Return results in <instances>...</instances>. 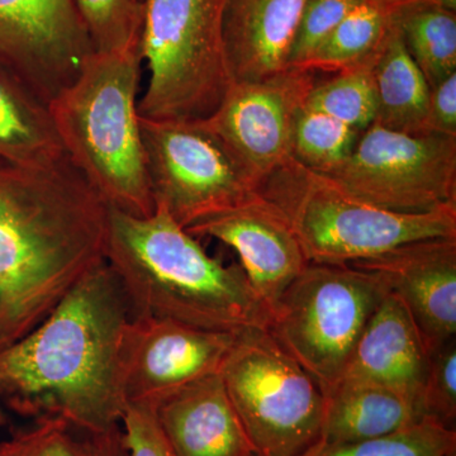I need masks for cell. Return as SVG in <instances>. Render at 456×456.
<instances>
[{
	"label": "cell",
	"instance_id": "603a6c76",
	"mask_svg": "<svg viewBox=\"0 0 456 456\" xmlns=\"http://www.w3.org/2000/svg\"><path fill=\"white\" fill-rule=\"evenodd\" d=\"M0 456H128V452L121 426L97 431L50 416L0 443Z\"/></svg>",
	"mask_w": 456,
	"mask_h": 456
},
{
	"label": "cell",
	"instance_id": "4fadbf2b",
	"mask_svg": "<svg viewBox=\"0 0 456 456\" xmlns=\"http://www.w3.org/2000/svg\"><path fill=\"white\" fill-rule=\"evenodd\" d=\"M236 335L163 318L132 317L123 331L126 402H156L188 384L221 373Z\"/></svg>",
	"mask_w": 456,
	"mask_h": 456
},
{
	"label": "cell",
	"instance_id": "f1b7e54d",
	"mask_svg": "<svg viewBox=\"0 0 456 456\" xmlns=\"http://www.w3.org/2000/svg\"><path fill=\"white\" fill-rule=\"evenodd\" d=\"M364 2L365 0H307L294 33L288 56V69L303 68L314 51L340 25L341 20Z\"/></svg>",
	"mask_w": 456,
	"mask_h": 456
},
{
	"label": "cell",
	"instance_id": "8d00e7d4",
	"mask_svg": "<svg viewBox=\"0 0 456 456\" xmlns=\"http://www.w3.org/2000/svg\"><path fill=\"white\" fill-rule=\"evenodd\" d=\"M452 456H456V454H454V455H452Z\"/></svg>",
	"mask_w": 456,
	"mask_h": 456
},
{
	"label": "cell",
	"instance_id": "484cf974",
	"mask_svg": "<svg viewBox=\"0 0 456 456\" xmlns=\"http://www.w3.org/2000/svg\"><path fill=\"white\" fill-rule=\"evenodd\" d=\"M374 60L340 71L327 82L314 84L305 107L327 114L360 132L367 130L377 119Z\"/></svg>",
	"mask_w": 456,
	"mask_h": 456
},
{
	"label": "cell",
	"instance_id": "d6a6232c",
	"mask_svg": "<svg viewBox=\"0 0 456 456\" xmlns=\"http://www.w3.org/2000/svg\"><path fill=\"white\" fill-rule=\"evenodd\" d=\"M365 2L374 3V4L382 5V7L395 11V9L402 7V5L410 4V3L415 2H424V0H365Z\"/></svg>",
	"mask_w": 456,
	"mask_h": 456
},
{
	"label": "cell",
	"instance_id": "2e32d148",
	"mask_svg": "<svg viewBox=\"0 0 456 456\" xmlns=\"http://www.w3.org/2000/svg\"><path fill=\"white\" fill-rule=\"evenodd\" d=\"M154 406L176 456H256L221 373L188 384Z\"/></svg>",
	"mask_w": 456,
	"mask_h": 456
},
{
	"label": "cell",
	"instance_id": "ba28073f",
	"mask_svg": "<svg viewBox=\"0 0 456 456\" xmlns=\"http://www.w3.org/2000/svg\"><path fill=\"white\" fill-rule=\"evenodd\" d=\"M384 292L362 270L310 263L273 308L269 334L326 395L340 382Z\"/></svg>",
	"mask_w": 456,
	"mask_h": 456
},
{
	"label": "cell",
	"instance_id": "1f68e13d",
	"mask_svg": "<svg viewBox=\"0 0 456 456\" xmlns=\"http://www.w3.org/2000/svg\"><path fill=\"white\" fill-rule=\"evenodd\" d=\"M421 134L456 136V73L431 88Z\"/></svg>",
	"mask_w": 456,
	"mask_h": 456
},
{
	"label": "cell",
	"instance_id": "7402d4cb",
	"mask_svg": "<svg viewBox=\"0 0 456 456\" xmlns=\"http://www.w3.org/2000/svg\"><path fill=\"white\" fill-rule=\"evenodd\" d=\"M392 20L430 88L456 73V12L424 0L395 9Z\"/></svg>",
	"mask_w": 456,
	"mask_h": 456
},
{
	"label": "cell",
	"instance_id": "9a60e30c",
	"mask_svg": "<svg viewBox=\"0 0 456 456\" xmlns=\"http://www.w3.org/2000/svg\"><path fill=\"white\" fill-rule=\"evenodd\" d=\"M185 230L196 237H213L236 251L240 265L268 305L270 316L281 294L310 264L283 213L257 191Z\"/></svg>",
	"mask_w": 456,
	"mask_h": 456
},
{
	"label": "cell",
	"instance_id": "d4e9b609",
	"mask_svg": "<svg viewBox=\"0 0 456 456\" xmlns=\"http://www.w3.org/2000/svg\"><path fill=\"white\" fill-rule=\"evenodd\" d=\"M456 430L424 416L415 424L373 439L347 444H318L303 456H452Z\"/></svg>",
	"mask_w": 456,
	"mask_h": 456
},
{
	"label": "cell",
	"instance_id": "277c9868",
	"mask_svg": "<svg viewBox=\"0 0 456 456\" xmlns=\"http://www.w3.org/2000/svg\"><path fill=\"white\" fill-rule=\"evenodd\" d=\"M142 49L94 53L47 104L71 163L107 204L136 217L155 211L140 130Z\"/></svg>",
	"mask_w": 456,
	"mask_h": 456
},
{
	"label": "cell",
	"instance_id": "ffe728a7",
	"mask_svg": "<svg viewBox=\"0 0 456 456\" xmlns=\"http://www.w3.org/2000/svg\"><path fill=\"white\" fill-rule=\"evenodd\" d=\"M0 158L45 167L68 158L49 107L0 68Z\"/></svg>",
	"mask_w": 456,
	"mask_h": 456
},
{
	"label": "cell",
	"instance_id": "8992f818",
	"mask_svg": "<svg viewBox=\"0 0 456 456\" xmlns=\"http://www.w3.org/2000/svg\"><path fill=\"white\" fill-rule=\"evenodd\" d=\"M226 0H145L142 60L149 84L139 114L155 121H202L232 86L224 59Z\"/></svg>",
	"mask_w": 456,
	"mask_h": 456
},
{
	"label": "cell",
	"instance_id": "7c38bea8",
	"mask_svg": "<svg viewBox=\"0 0 456 456\" xmlns=\"http://www.w3.org/2000/svg\"><path fill=\"white\" fill-rule=\"evenodd\" d=\"M314 73L289 68L259 82L233 83L203 119L257 184L292 159L294 122L316 84Z\"/></svg>",
	"mask_w": 456,
	"mask_h": 456
},
{
	"label": "cell",
	"instance_id": "836d02e7",
	"mask_svg": "<svg viewBox=\"0 0 456 456\" xmlns=\"http://www.w3.org/2000/svg\"><path fill=\"white\" fill-rule=\"evenodd\" d=\"M431 3L448 11L456 12V0H431Z\"/></svg>",
	"mask_w": 456,
	"mask_h": 456
},
{
	"label": "cell",
	"instance_id": "9c48e42d",
	"mask_svg": "<svg viewBox=\"0 0 456 456\" xmlns=\"http://www.w3.org/2000/svg\"><path fill=\"white\" fill-rule=\"evenodd\" d=\"M147 175L155 206L180 226L256 194V180L202 121H155L140 116Z\"/></svg>",
	"mask_w": 456,
	"mask_h": 456
},
{
	"label": "cell",
	"instance_id": "7a4b0ae2",
	"mask_svg": "<svg viewBox=\"0 0 456 456\" xmlns=\"http://www.w3.org/2000/svg\"><path fill=\"white\" fill-rule=\"evenodd\" d=\"M131 318L121 281L102 261L35 329L0 351V401L35 419L118 428L127 406L121 345Z\"/></svg>",
	"mask_w": 456,
	"mask_h": 456
},
{
	"label": "cell",
	"instance_id": "d6986e66",
	"mask_svg": "<svg viewBox=\"0 0 456 456\" xmlns=\"http://www.w3.org/2000/svg\"><path fill=\"white\" fill-rule=\"evenodd\" d=\"M421 404L402 393L362 383H338L325 395L322 444L356 443L415 424Z\"/></svg>",
	"mask_w": 456,
	"mask_h": 456
},
{
	"label": "cell",
	"instance_id": "cb8c5ba5",
	"mask_svg": "<svg viewBox=\"0 0 456 456\" xmlns=\"http://www.w3.org/2000/svg\"><path fill=\"white\" fill-rule=\"evenodd\" d=\"M391 9L364 2L347 14L301 69L340 71L373 61L391 32Z\"/></svg>",
	"mask_w": 456,
	"mask_h": 456
},
{
	"label": "cell",
	"instance_id": "30bf717a",
	"mask_svg": "<svg viewBox=\"0 0 456 456\" xmlns=\"http://www.w3.org/2000/svg\"><path fill=\"white\" fill-rule=\"evenodd\" d=\"M327 176L388 211L456 207V136L404 134L373 123L360 134L347 160Z\"/></svg>",
	"mask_w": 456,
	"mask_h": 456
},
{
	"label": "cell",
	"instance_id": "f546056e",
	"mask_svg": "<svg viewBox=\"0 0 456 456\" xmlns=\"http://www.w3.org/2000/svg\"><path fill=\"white\" fill-rule=\"evenodd\" d=\"M422 410L425 416L456 430V338L428 355Z\"/></svg>",
	"mask_w": 456,
	"mask_h": 456
},
{
	"label": "cell",
	"instance_id": "83f0119b",
	"mask_svg": "<svg viewBox=\"0 0 456 456\" xmlns=\"http://www.w3.org/2000/svg\"><path fill=\"white\" fill-rule=\"evenodd\" d=\"M94 53L142 49L145 5L139 0H73Z\"/></svg>",
	"mask_w": 456,
	"mask_h": 456
},
{
	"label": "cell",
	"instance_id": "52a82bcc",
	"mask_svg": "<svg viewBox=\"0 0 456 456\" xmlns=\"http://www.w3.org/2000/svg\"><path fill=\"white\" fill-rule=\"evenodd\" d=\"M221 377L256 456H303L322 441V388L268 330L237 335Z\"/></svg>",
	"mask_w": 456,
	"mask_h": 456
},
{
	"label": "cell",
	"instance_id": "e575fe53",
	"mask_svg": "<svg viewBox=\"0 0 456 456\" xmlns=\"http://www.w3.org/2000/svg\"><path fill=\"white\" fill-rule=\"evenodd\" d=\"M5 422H7V419H5L4 413H3L2 401H0V428H3V426L5 425Z\"/></svg>",
	"mask_w": 456,
	"mask_h": 456
},
{
	"label": "cell",
	"instance_id": "3957f363",
	"mask_svg": "<svg viewBox=\"0 0 456 456\" xmlns=\"http://www.w3.org/2000/svg\"><path fill=\"white\" fill-rule=\"evenodd\" d=\"M106 260L121 281L132 317L236 336L268 330V305L241 265L213 259L159 204L146 217L110 208Z\"/></svg>",
	"mask_w": 456,
	"mask_h": 456
},
{
	"label": "cell",
	"instance_id": "4dcf8cb0",
	"mask_svg": "<svg viewBox=\"0 0 456 456\" xmlns=\"http://www.w3.org/2000/svg\"><path fill=\"white\" fill-rule=\"evenodd\" d=\"M128 456H176L165 437L151 402H130L121 419Z\"/></svg>",
	"mask_w": 456,
	"mask_h": 456
},
{
	"label": "cell",
	"instance_id": "5bb4252c",
	"mask_svg": "<svg viewBox=\"0 0 456 456\" xmlns=\"http://www.w3.org/2000/svg\"><path fill=\"white\" fill-rule=\"evenodd\" d=\"M349 265L403 305L428 356L456 338V237L419 240Z\"/></svg>",
	"mask_w": 456,
	"mask_h": 456
},
{
	"label": "cell",
	"instance_id": "d590c367",
	"mask_svg": "<svg viewBox=\"0 0 456 456\" xmlns=\"http://www.w3.org/2000/svg\"><path fill=\"white\" fill-rule=\"evenodd\" d=\"M139 2H141V3H145V0H139Z\"/></svg>",
	"mask_w": 456,
	"mask_h": 456
},
{
	"label": "cell",
	"instance_id": "44dd1931",
	"mask_svg": "<svg viewBox=\"0 0 456 456\" xmlns=\"http://www.w3.org/2000/svg\"><path fill=\"white\" fill-rule=\"evenodd\" d=\"M373 77L378 103L374 123L392 131L421 134L431 88L395 25L375 57Z\"/></svg>",
	"mask_w": 456,
	"mask_h": 456
},
{
	"label": "cell",
	"instance_id": "ac0fdd59",
	"mask_svg": "<svg viewBox=\"0 0 456 456\" xmlns=\"http://www.w3.org/2000/svg\"><path fill=\"white\" fill-rule=\"evenodd\" d=\"M307 0H226L222 18L224 59L232 83L283 73Z\"/></svg>",
	"mask_w": 456,
	"mask_h": 456
},
{
	"label": "cell",
	"instance_id": "6da1fadb",
	"mask_svg": "<svg viewBox=\"0 0 456 456\" xmlns=\"http://www.w3.org/2000/svg\"><path fill=\"white\" fill-rule=\"evenodd\" d=\"M108 212L69 156L45 167L0 158V351L106 260Z\"/></svg>",
	"mask_w": 456,
	"mask_h": 456
},
{
	"label": "cell",
	"instance_id": "8fae6325",
	"mask_svg": "<svg viewBox=\"0 0 456 456\" xmlns=\"http://www.w3.org/2000/svg\"><path fill=\"white\" fill-rule=\"evenodd\" d=\"M93 53L73 0H0V68L45 104Z\"/></svg>",
	"mask_w": 456,
	"mask_h": 456
},
{
	"label": "cell",
	"instance_id": "4316f807",
	"mask_svg": "<svg viewBox=\"0 0 456 456\" xmlns=\"http://www.w3.org/2000/svg\"><path fill=\"white\" fill-rule=\"evenodd\" d=\"M360 134L327 114L303 107L294 122L292 159L327 175L347 160Z\"/></svg>",
	"mask_w": 456,
	"mask_h": 456
},
{
	"label": "cell",
	"instance_id": "e0dca14e",
	"mask_svg": "<svg viewBox=\"0 0 456 456\" xmlns=\"http://www.w3.org/2000/svg\"><path fill=\"white\" fill-rule=\"evenodd\" d=\"M428 362L415 323L403 305L386 290L338 383L386 387L415 399L422 407Z\"/></svg>",
	"mask_w": 456,
	"mask_h": 456
},
{
	"label": "cell",
	"instance_id": "5b68a950",
	"mask_svg": "<svg viewBox=\"0 0 456 456\" xmlns=\"http://www.w3.org/2000/svg\"><path fill=\"white\" fill-rule=\"evenodd\" d=\"M257 193L283 213L308 263L349 265L419 240L456 237V207L388 211L294 159L261 180Z\"/></svg>",
	"mask_w": 456,
	"mask_h": 456
}]
</instances>
